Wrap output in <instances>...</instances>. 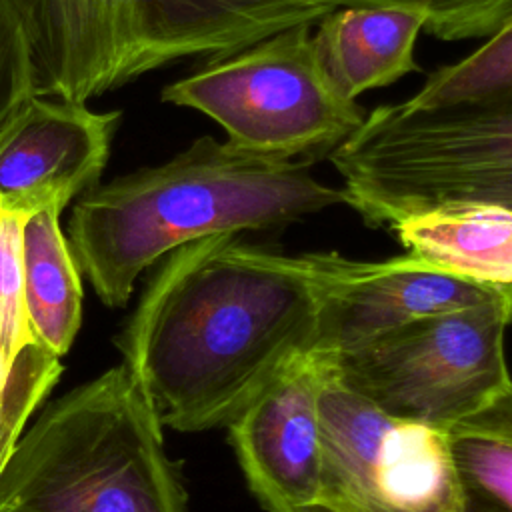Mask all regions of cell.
Wrapping results in <instances>:
<instances>
[{
    "label": "cell",
    "instance_id": "7a4b0ae2",
    "mask_svg": "<svg viewBox=\"0 0 512 512\" xmlns=\"http://www.w3.org/2000/svg\"><path fill=\"white\" fill-rule=\"evenodd\" d=\"M312 162L256 156L200 136L162 164L84 192L68 222L70 250L100 300L122 306L138 276L178 246L280 228L346 204L342 188L312 174Z\"/></svg>",
    "mask_w": 512,
    "mask_h": 512
},
{
    "label": "cell",
    "instance_id": "277c9868",
    "mask_svg": "<svg viewBox=\"0 0 512 512\" xmlns=\"http://www.w3.org/2000/svg\"><path fill=\"white\" fill-rule=\"evenodd\" d=\"M36 94L86 102L184 58H220L332 12L302 0H20Z\"/></svg>",
    "mask_w": 512,
    "mask_h": 512
},
{
    "label": "cell",
    "instance_id": "ffe728a7",
    "mask_svg": "<svg viewBox=\"0 0 512 512\" xmlns=\"http://www.w3.org/2000/svg\"><path fill=\"white\" fill-rule=\"evenodd\" d=\"M30 216L0 208V376L36 342L24 292V224Z\"/></svg>",
    "mask_w": 512,
    "mask_h": 512
},
{
    "label": "cell",
    "instance_id": "5b68a950",
    "mask_svg": "<svg viewBox=\"0 0 512 512\" xmlns=\"http://www.w3.org/2000/svg\"><path fill=\"white\" fill-rule=\"evenodd\" d=\"M328 160L370 226L446 202L512 210V94L442 108L380 104Z\"/></svg>",
    "mask_w": 512,
    "mask_h": 512
},
{
    "label": "cell",
    "instance_id": "4fadbf2b",
    "mask_svg": "<svg viewBox=\"0 0 512 512\" xmlns=\"http://www.w3.org/2000/svg\"><path fill=\"white\" fill-rule=\"evenodd\" d=\"M406 252L482 284H512V210L446 202L390 226Z\"/></svg>",
    "mask_w": 512,
    "mask_h": 512
},
{
    "label": "cell",
    "instance_id": "8fae6325",
    "mask_svg": "<svg viewBox=\"0 0 512 512\" xmlns=\"http://www.w3.org/2000/svg\"><path fill=\"white\" fill-rule=\"evenodd\" d=\"M120 110L36 96L0 154V208L32 216L64 210L94 188L108 164Z\"/></svg>",
    "mask_w": 512,
    "mask_h": 512
},
{
    "label": "cell",
    "instance_id": "9c48e42d",
    "mask_svg": "<svg viewBox=\"0 0 512 512\" xmlns=\"http://www.w3.org/2000/svg\"><path fill=\"white\" fill-rule=\"evenodd\" d=\"M324 290L312 354L332 358L412 320L512 298V284H482L410 252L352 260L320 252Z\"/></svg>",
    "mask_w": 512,
    "mask_h": 512
},
{
    "label": "cell",
    "instance_id": "ba28073f",
    "mask_svg": "<svg viewBox=\"0 0 512 512\" xmlns=\"http://www.w3.org/2000/svg\"><path fill=\"white\" fill-rule=\"evenodd\" d=\"M318 408L320 500L348 512L458 510L446 430L384 412L346 388L328 362Z\"/></svg>",
    "mask_w": 512,
    "mask_h": 512
},
{
    "label": "cell",
    "instance_id": "8992f818",
    "mask_svg": "<svg viewBox=\"0 0 512 512\" xmlns=\"http://www.w3.org/2000/svg\"><path fill=\"white\" fill-rule=\"evenodd\" d=\"M312 24L290 26L206 60L164 86L162 100L212 118L238 150L278 160L328 158L366 114L328 78Z\"/></svg>",
    "mask_w": 512,
    "mask_h": 512
},
{
    "label": "cell",
    "instance_id": "6da1fadb",
    "mask_svg": "<svg viewBox=\"0 0 512 512\" xmlns=\"http://www.w3.org/2000/svg\"><path fill=\"white\" fill-rule=\"evenodd\" d=\"M322 290L320 252L206 236L166 254L116 344L164 428L228 426L310 352Z\"/></svg>",
    "mask_w": 512,
    "mask_h": 512
},
{
    "label": "cell",
    "instance_id": "52a82bcc",
    "mask_svg": "<svg viewBox=\"0 0 512 512\" xmlns=\"http://www.w3.org/2000/svg\"><path fill=\"white\" fill-rule=\"evenodd\" d=\"M510 322L512 298L448 310L326 362L346 388L384 412L448 430L512 384L504 350Z\"/></svg>",
    "mask_w": 512,
    "mask_h": 512
},
{
    "label": "cell",
    "instance_id": "7c38bea8",
    "mask_svg": "<svg viewBox=\"0 0 512 512\" xmlns=\"http://www.w3.org/2000/svg\"><path fill=\"white\" fill-rule=\"evenodd\" d=\"M422 30L424 18L416 12L342 6L322 16L312 36L332 84L356 100L420 70L414 46Z\"/></svg>",
    "mask_w": 512,
    "mask_h": 512
},
{
    "label": "cell",
    "instance_id": "44dd1931",
    "mask_svg": "<svg viewBox=\"0 0 512 512\" xmlns=\"http://www.w3.org/2000/svg\"><path fill=\"white\" fill-rule=\"evenodd\" d=\"M294 512H348V510H344V508H340L336 504H330L326 500H318V502H314L310 506H304V508H298Z\"/></svg>",
    "mask_w": 512,
    "mask_h": 512
},
{
    "label": "cell",
    "instance_id": "ac0fdd59",
    "mask_svg": "<svg viewBox=\"0 0 512 512\" xmlns=\"http://www.w3.org/2000/svg\"><path fill=\"white\" fill-rule=\"evenodd\" d=\"M312 6L342 8H386L416 12L424 18V32L434 38L456 42L470 38H488L510 16L512 0H302Z\"/></svg>",
    "mask_w": 512,
    "mask_h": 512
},
{
    "label": "cell",
    "instance_id": "2e32d148",
    "mask_svg": "<svg viewBox=\"0 0 512 512\" xmlns=\"http://www.w3.org/2000/svg\"><path fill=\"white\" fill-rule=\"evenodd\" d=\"M504 94H512V16L474 52L436 68L404 104L442 108Z\"/></svg>",
    "mask_w": 512,
    "mask_h": 512
},
{
    "label": "cell",
    "instance_id": "5bb4252c",
    "mask_svg": "<svg viewBox=\"0 0 512 512\" xmlns=\"http://www.w3.org/2000/svg\"><path fill=\"white\" fill-rule=\"evenodd\" d=\"M64 210L48 208L24 224V292L36 342L62 358L82 322V280L68 238Z\"/></svg>",
    "mask_w": 512,
    "mask_h": 512
},
{
    "label": "cell",
    "instance_id": "9a60e30c",
    "mask_svg": "<svg viewBox=\"0 0 512 512\" xmlns=\"http://www.w3.org/2000/svg\"><path fill=\"white\" fill-rule=\"evenodd\" d=\"M446 436L456 512H512V384Z\"/></svg>",
    "mask_w": 512,
    "mask_h": 512
},
{
    "label": "cell",
    "instance_id": "d6986e66",
    "mask_svg": "<svg viewBox=\"0 0 512 512\" xmlns=\"http://www.w3.org/2000/svg\"><path fill=\"white\" fill-rule=\"evenodd\" d=\"M62 374V362L40 342L28 344L12 368L0 376V474L28 426Z\"/></svg>",
    "mask_w": 512,
    "mask_h": 512
},
{
    "label": "cell",
    "instance_id": "3957f363",
    "mask_svg": "<svg viewBox=\"0 0 512 512\" xmlns=\"http://www.w3.org/2000/svg\"><path fill=\"white\" fill-rule=\"evenodd\" d=\"M162 422L122 362L50 402L0 474V512H188Z\"/></svg>",
    "mask_w": 512,
    "mask_h": 512
},
{
    "label": "cell",
    "instance_id": "30bf717a",
    "mask_svg": "<svg viewBox=\"0 0 512 512\" xmlns=\"http://www.w3.org/2000/svg\"><path fill=\"white\" fill-rule=\"evenodd\" d=\"M324 370L322 356H298L226 426L246 484L268 512H294L322 498Z\"/></svg>",
    "mask_w": 512,
    "mask_h": 512
},
{
    "label": "cell",
    "instance_id": "e0dca14e",
    "mask_svg": "<svg viewBox=\"0 0 512 512\" xmlns=\"http://www.w3.org/2000/svg\"><path fill=\"white\" fill-rule=\"evenodd\" d=\"M36 68L20 0H0V154L36 98Z\"/></svg>",
    "mask_w": 512,
    "mask_h": 512
}]
</instances>
